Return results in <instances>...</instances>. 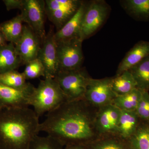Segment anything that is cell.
Listing matches in <instances>:
<instances>
[{
	"mask_svg": "<svg viewBox=\"0 0 149 149\" xmlns=\"http://www.w3.org/2000/svg\"><path fill=\"white\" fill-rule=\"evenodd\" d=\"M98 109L85 99L66 101L47 113L39 130L63 146L86 145L98 138L95 121Z\"/></svg>",
	"mask_w": 149,
	"mask_h": 149,
	"instance_id": "obj_1",
	"label": "cell"
},
{
	"mask_svg": "<svg viewBox=\"0 0 149 149\" xmlns=\"http://www.w3.org/2000/svg\"><path fill=\"white\" fill-rule=\"evenodd\" d=\"M40 123L29 107L0 109V149H29Z\"/></svg>",
	"mask_w": 149,
	"mask_h": 149,
	"instance_id": "obj_2",
	"label": "cell"
},
{
	"mask_svg": "<svg viewBox=\"0 0 149 149\" xmlns=\"http://www.w3.org/2000/svg\"><path fill=\"white\" fill-rule=\"evenodd\" d=\"M67 101L65 96L54 78H45L40 80L29 99V106L39 118Z\"/></svg>",
	"mask_w": 149,
	"mask_h": 149,
	"instance_id": "obj_3",
	"label": "cell"
},
{
	"mask_svg": "<svg viewBox=\"0 0 149 149\" xmlns=\"http://www.w3.org/2000/svg\"><path fill=\"white\" fill-rule=\"evenodd\" d=\"M91 77L82 68L70 70L59 71L54 79L65 96L67 101L84 98Z\"/></svg>",
	"mask_w": 149,
	"mask_h": 149,
	"instance_id": "obj_4",
	"label": "cell"
},
{
	"mask_svg": "<svg viewBox=\"0 0 149 149\" xmlns=\"http://www.w3.org/2000/svg\"><path fill=\"white\" fill-rule=\"evenodd\" d=\"M110 10L105 1L87 2L80 30V37L83 41L94 35L102 26L109 15Z\"/></svg>",
	"mask_w": 149,
	"mask_h": 149,
	"instance_id": "obj_5",
	"label": "cell"
},
{
	"mask_svg": "<svg viewBox=\"0 0 149 149\" xmlns=\"http://www.w3.org/2000/svg\"><path fill=\"white\" fill-rule=\"evenodd\" d=\"M83 40L79 37L56 42L59 71L81 68L84 59Z\"/></svg>",
	"mask_w": 149,
	"mask_h": 149,
	"instance_id": "obj_6",
	"label": "cell"
},
{
	"mask_svg": "<svg viewBox=\"0 0 149 149\" xmlns=\"http://www.w3.org/2000/svg\"><path fill=\"white\" fill-rule=\"evenodd\" d=\"M20 14L23 22H26L32 31L42 41L46 35L45 21V3L43 0H24Z\"/></svg>",
	"mask_w": 149,
	"mask_h": 149,
	"instance_id": "obj_7",
	"label": "cell"
},
{
	"mask_svg": "<svg viewBox=\"0 0 149 149\" xmlns=\"http://www.w3.org/2000/svg\"><path fill=\"white\" fill-rule=\"evenodd\" d=\"M111 77L90 78L84 98L91 105L99 109L112 104L116 97L112 90Z\"/></svg>",
	"mask_w": 149,
	"mask_h": 149,
	"instance_id": "obj_8",
	"label": "cell"
},
{
	"mask_svg": "<svg viewBox=\"0 0 149 149\" xmlns=\"http://www.w3.org/2000/svg\"><path fill=\"white\" fill-rule=\"evenodd\" d=\"M120 112L121 111L113 104L98 109L95 121L98 137L117 135Z\"/></svg>",
	"mask_w": 149,
	"mask_h": 149,
	"instance_id": "obj_9",
	"label": "cell"
},
{
	"mask_svg": "<svg viewBox=\"0 0 149 149\" xmlns=\"http://www.w3.org/2000/svg\"><path fill=\"white\" fill-rule=\"evenodd\" d=\"M54 33L50 32L42 42L37 58L45 68V78H54L59 71Z\"/></svg>",
	"mask_w": 149,
	"mask_h": 149,
	"instance_id": "obj_10",
	"label": "cell"
},
{
	"mask_svg": "<svg viewBox=\"0 0 149 149\" xmlns=\"http://www.w3.org/2000/svg\"><path fill=\"white\" fill-rule=\"evenodd\" d=\"M40 38L28 26L24 25L22 35L15 45L22 63L26 64L37 58L41 47Z\"/></svg>",
	"mask_w": 149,
	"mask_h": 149,
	"instance_id": "obj_11",
	"label": "cell"
},
{
	"mask_svg": "<svg viewBox=\"0 0 149 149\" xmlns=\"http://www.w3.org/2000/svg\"><path fill=\"white\" fill-rule=\"evenodd\" d=\"M35 87L32 84L23 90L11 88L0 83V109L29 106V99Z\"/></svg>",
	"mask_w": 149,
	"mask_h": 149,
	"instance_id": "obj_12",
	"label": "cell"
},
{
	"mask_svg": "<svg viewBox=\"0 0 149 149\" xmlns=\"http://www.w3.org/2000/svg\"><path fill=\"white\" fill-rule=\"evenodd\" d=\"M87 2L83 1L80 8L74 16L61 29L54 33L56 42L80 37V30L82 20Z\"/></svg>",
	"mask_w": 149,
	"mask_h": 149,
	"instance_id": "obj_13",
	"label": "cell"
},
{
	"mask_svg": "<svg viewBox=\"0 0 149 149\" xmlns=\"http://www.w3.org/2000/svg\"><path fill=\"white\" fill-rule=\"evenodd\" d=\"M149 55V42L139 41L127 52L120 62L118 67L116 75L129 70Z\"/></svg>",
	"mask_w": 149,
	"mask_h": 149,
	"instance_id": "obj_14",
	"label": "cell"
},
{
	"mask_svg": "<svg viewBox=\"0 0 149 149\" xmlns=\"http://www.w3.org/2000/svg\"><path fill=\"white\" fill-rule=\"evenodd\" d=\"M83 1L80 0H68L64 6L54 11L46 13V15L58 31L74 16Z\"/></svg>",
	"mask_w": 149,
	"mask_h": 149,
	"instance_id": "obj_15",
	"label": "cell"
},
{
	"mask_svg": "<svg viewBox=\"0 0 149 149\" xmlns=\"http://www.w3.org/2000/svg\"><path fill=\"white\" fill-rule=\"evenodd\" d=\"M120 111L117 135L128 141L137 130L141 120L135 111Z\"/></svg>",
	"mask_w": 149,
	"mask_h": 149,
	"instance_id": "obj_16",
	"label": "cell"
},
{
	"mask_svg": "<svg viewBox=\"0 0 149 149\" xmlns=\"http://www.w3.org/2000/svg\"><path fill=\"white\" fill-rule=\"evenodd\" d=\"M22 63L13 43L0 45V74L16 70Z\"/></svg>",
	"mask_w": 149,
	"mask_h": 149,
	"instance_id": "obj_17",
	"label": "cell"
},
{
	"mask_svg": "<svg viewBox=\"0 0 149 149\" xmlns=\"http://www.w3.org/2000/svg\"><path fill=\"white\" fill-rule=\"evenodd\" d=\"M85 146L86 149H130L128 141L117 135L98 137Z\"/></svg>",
	"mask_w": 149,
	"mask_h": 149,
	"instance_id": "obj_18",
	"label": "cell"
},
{
	"mask_svg": "<svg viewBox=\"0 0 149 149\" xmlns=\"http://www.w3.org/2000/svg\"><path fill=\"white\" fill-rule=\"evenodd\" d=\"M120 3L130 16L141 21L149 20V0H124Z\"/></svg>",
	"mask_w": 149,
	"mask_h": 149,
	"instance_id": "obj_19",
	"label": "cell"
},
{
	"mask_svg": "<svg viewBox=\"0 0 149 149\" xmlns=\"http://www.w3.org/2000/svg\"><path fill=\"white\" fill-rule=\"evenodd\" d=\"M20 15H18L10 20L0 24V31L3 35L7 42L15 45L21 37L23 26Z\"/></svg>",
	"mask_w": 149,
	"mask_h": 149,
	"instance_id": "obj_20",
	"label": "cell"
},
{
	"mask_svg": "<svg viewBox=\"0 0 149 149\" xmlns=\"http://www.w3.org/2000/svg\"><path fill=\"white\" fill-rule=\"evenodd\" d=\"M111 86L116 96L125 95L137 88L136 81L129 70L111 77Z\"/></svg>",
	"mask_w": 149,
	"mask_h": 149,
	"instance_id": "obj_21",
	"label": "cell"
},
{
	"mask_svg": "<svg viewBox=\"0 0 149 149\" xmlns=\"http://www.w3.org/2000/svg\"><path fill=\"white\" fill-rule=\"evenodd\" d=\"M137 84V88L142 92L149 91V55L129 70Z\"/></svg>",
	"mask_w": 149,
	"mask_h": 149,
	"instance_id": "obj_22",
	"label": "cell"
},
{
	"mask_svg": "<svg viewBox=\"0 0 149 149\" xmlns=\"http://www.w3.org/2000/svg\"><path fill=\"white\" fill-rule=\"evenodd\" d=\"M143 93L136 88L125 95L116 96L112 104L120 110L136 111Z\"/></svg>",
	"mask_w": 149,
	"mask_h": 149,
	"instance_id": "obj_23",
	"label": "cell"
},
{
	"mask_svg": "<svg viewBox=\"0 0 149 149\" xmlns=\"http://www.w3.org/2000/svg\"><path fill=\"white\" fill-rule=\"evenodd\" d=\"M128 142L130 149H149V123L141 121Z\"/></svg>",
	"mask_w": 149,
	"mask_h": 149,
	"instance_id": "obj_24",
	"label": "cell"
},
{
	"mask_svg": "<svg viewBox=\"0 0 149 149\" xmlns=\"http://www.w3.org/2000/svg\"><path fill=\"white\" fill-rule=\"evenodd\" d=\"M26 80L23 73L16 70L0 74V83L17 90L26 89L32 85Z\"/></svg>",
	"mask_w": 149,
	"mask_h": 149,
	"instance_id": "obj_25",
	"label": "cell"
},
{
	"mask_svg": "<svg viewBox=\"0 0 149 149\" xmlns=\"http://www.w3.org/2000/svg\"><path fill=\"white\" fill-rule=\"evenodd\" d=\"M58 141L51 136H37L32 141L29 149H63Z\"/></svg>",
	"mask_w": 149,
	"mask_h": 149,
	"instance_id": "obj_26",
	"label": "cell"
},
{
	"mask_svg": "<svg viewBox=\"0 0 149 149\" xmlns=\"http://www.w3.org/2000/svg\"><path fill=\"white\" fill-rule=\"evenodd\" d=\"M22 72L26 80L39 78L45 76V68L38 58L27 63Z\"/></svg>",
	"mask_w": 149,
	"mask_h": 149,
	"instance_id": "obj_27",
	"label": "cell"
},
{
	"mask_svg": "<svg viewBox=\"0 0 149 149\" xmlns=\"http://www.w3.org/2000/svg\"><path fill=\"white\" fill-rule=\"evenodd\" d=\"M141 121L149 123V93L143 92L136 111Z\"/></svg>",
	"mask_w": 149,
	"mask_h": 149,
	"instance_id": "obj_28",
	"label": "cell"
},
{
	"mask_svg": "<svg viewBox=\"0 0 149 149\" xmlns=\"http://www.w3.org/2000/svg\"><path fill=\"white\" fill-rule=\"evenodd\" d=\"M3 1L6 8V9L9 11L15 9H21L24 0H3Z\"/></svg>",
	"mask_w": 149,
	"mask_h": 149,
	"instance_id": "obj_29",
	"label": "cell"
},
{
	"mask_svg": "<svg viewBox=\"0 0 149 149\" xmlns=\"http://www.w3.org/2000/svg\"><path fill=\"white\" fill-rule=\"evenodd\" d=\"M63 149H86L85 146L80 144H71L65 146Z\"/></svg>",
	"mask_w": 149,
	"mask_h": 149,
	"instance_id": "obj_30",
	"label": "cell"
},
{
	"mask_svg": "<svg viewBox=\"0 0 149 149\" xmlns=\"http://www.w3.org/2000/svg\"><path fill=\"white\" fill-rule=\"evenodd\" d=\"M7 44V41L6 40L3 35L0 31V45H5Z\"/></svg>",
	"mask_w": 149,
	"mask_h": 149,
	"instance_id": "obj_31",
	"label": "cell"
}]
</instances>
